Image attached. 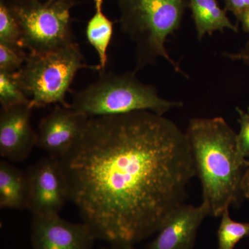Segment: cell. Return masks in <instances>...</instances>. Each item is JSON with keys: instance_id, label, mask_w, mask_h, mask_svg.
<instances>
[{"instance_id": "cell-9", "label": "cell", "mask_w": 249, "mask_h": 249, "mask_svg": "<svg viewBox=\"0 0 249 249\" xmlns=\"http://www.w3.org/2000/svg\"><path fill=\"white\" fill-rule=\"evenodd\" d=\"M33 249H92L96 236L85 222L72 223L60 215L32 216Z\"/></svg>"}, {"instance_id": "cell-20", "label": "cell", "mask_w": 249, "mask_h": 249, "mask_svg": "<svg viewBox=\"0 0 249 249\" xmlns=\"http://www.w3.org/2000/svg\"><path fill=\"white\" fill-rule=\"evenodd\" d=\"M224 10L231 12L238 19L249 10V0H224Z\"/></svg>"}, {"instance_id": "cell-15", "label": "cell", "mask_w": 249, "mask_h": 249, "mask_svg": "<svg viewBox=\"0 0 249 249\" xmlns=\"http://www.w3.org/2000/svg\"><path fill=\"white\" fill-rule=\"evenodd\" d=\"M249 236V222L233 220L229 210L223 213L217 230L218 249H234L240 241Z\"/></svg>"}, {"instance_id": "cell-5", "label": "cell", "mask_w": 249, "mask_h": 249, "mask_svg": "<svg viewBox=\"0 0 249 249\" xmlns=\"http://www.w3.org/2000/svg\"><path fill=\"white\" fill-rule=\"evenodd\" d=\"M85 67L79 46L72 42L51 52H28L16 75L33 109L51 104L70 107L65 100L67 93L76 73Z\"/></svg>"}, {"instance_id": "cell-8", "label": "cell", "mask_w": 249, "mask_h": 249, "mask_svg": "<svg viewBox=\"0 0 249 249\" xmlns=\"http://www.w3.org/2000/svg\"><path fill=\"white\" fill-rule=\"evenodd\" d=\"M89 119L71 106L55 105L39 124L36 146L49 157L60 160L79 139Z\"/></svg>"}, {"instance_id": "cell-1", "label": "cell", "mask_w": 249, "mask_h": 249, "mask_svg": "<svg viewBox=\"0 0 249 249\" xmlns=\"http://www.w3.org/2000/svg\"><path fill=\"white\" fill-rule=\"evenodd\" d=\"M59 160L70 201L108 245L135 246L157 233L196 175L186 132L150 111L89 117Z\"/></svg>"}, {"instance_id": "cell-25", "label": "cell", "mask_w": 249, "mask_h": 249, "mask_svg": "<svg viewBox=\"0 0 249 249\" xmlns=\"http://www.w3.org/2000/svg\"><path fill=\"white\" fill-rule=\"evenodd\" d=\"M8 1H30V0H6Z\"/></svg>"}, {"instance_id": "cell-24", "label": "cell", "mask_w": 249, "mask_h": 249, "mask_svg": "<svg viewBox=\"0 0 249 249\" xmlns=\"http://www.w3.org/2000/svg\"><path fill=\"white\" fill-rule=\"evenodd\" d=\"M103 249H137L134 246L129 245H108Z\"/></svg>"}, {"instance_id": "cell-17", "label": "cell", "mask_w": 249, "mask_h": 249, "mask_svg": "<svg viewBox=\"0 0 249 249\" xmlns=\"http://www.w3.org/2000/svg\"><path fill=\"white\" fill-rule=\"evenodd\" d=\"M0 42L24 48L20 25L6 0H0Z\"/></svg>"}, {"instance_id": "cell-14", "label": "cell", "mask_w": 249, "mask_h": 249, "mask_svg": "<svg viewBox=\"0 0 249 249\" xmlns=\"http://www.w3.org/2000/svg\"><path fill=\"white\" fill-rule=\"evenodd\" d=\"M103 1L104 0H93L94 14L88 21L85 31L88 42L97 53L99 64L96 70L100 72L106 70L107 51L114 34V23L104 14Z\"/></svg>"}, {"instance_id": "cell-21", "label": "cell", "mask_w": 249, "mask_h": 249, "mask_svg": "<svg viewBox=\"0 0 249 249\" xmlns=\"http://www.w3.org/2000/svg\"><path fill=\"white\" fill-rule=\"evenodd\" d=\"M223 55L226 58L231 59L232 60L242 61L249 67V40L246 43L245 47L237 53H229L225 52Z\"/></svg>"}, {"instance_id": "cell-11", "label": "cell", "mask_w": 249, "mask_h": 249, "mask_svg": "<svg viewBox=\"0 0 249 249\" xmlns=\"http://www.w3.org/2000/svg\"><path fill=\"white\" fill-rule=\"evenodd\" d=\"M211 212L206 203L181 205L167 218L147 249H193L201 223Z\"/></svg>"}, {"instance_id": "cell-10", "label": "cell", "mask_w": 249, "mask_h": 249, "mask_svg": "<svg viewBox=\"0 0 249 249\" xmlns=\"http://www.w3.org/2000/svg\"><path fill=\"white\" fill-rule=\"evenodd\" d=\"M29 106H16L0 111V155L11 161L27 160L37 143V132L31 124Z\"/></svg>"}, {"instance_id": "cell-16", "label": "cell", "mask_w": 249, "mask_h": 249, "mask_svg": "<svg viewBox=\"0 0 249 249\" xmlns=\"http://www.w3.org/2000/svg\"><path fill=\"white\" fill-rule=\"evenodd\" d=\"M0 103L4 109L20 106H31L30 99L21 86L16 72L0 71Z\"/></svg>"}, {"instance_id": "cell-12", "label": "cell", "mask_w": 249, "mask_h": 249, "mask_svg": "<svg viewBox=\"0 0 249 249\" xmlns=\"http://www.w3.org/2000/svg\"><path fill=\"white\" fill-rule=\"evenodd\" d=\"M29 181L27 172L18 169L6 160L0 161V208L28 210Z\"/></svg>"}, {"instance_id": "cell-2", "label": "cell", "mask_w": 249, "mask_h": 249, "mask_svg": "<svg viewBox=\"0 0 249 249\" xmlns=\"http://www.w3.org/2000/svg\"><path fill=\"white\" fill-rule=\"evenodd\" d=\"M200 179L203 202L221 217L242 198L240 184L249 160L240 155L235 131L222 117L195 118L186 132Z\"/></svg>"}, {"instance_id": "cell-22", "label": "cell", "mask_w": 249, "mask_h": 249, "mask_svg": "<svg viewBox=\"0 0 249 249\" xmlns=\"http://www.w3.org/2000/svg\"><path fill=\"white\" fill-rule=\"evenodd\" d=\"M242 197L249 199V167L244 174L240 184Z\"/></svg>"}, {"instance_id": "cell-6", "label": "cell", "mask_w": 249, "mask_h": 249, "mask_svg": "<svg viewBox=\"0 0 249 249\" xmlns=\"http://www.w3.org/2000/svg\"><path fill=\"white\" fill-rule=\"evenodd\" d=\"M6 1L20 25L23 45L28 52H51L73 42V0Z\"/></svg>"}, {"instance_id": "cell-18", "label": "cell", "mask_w": 249, "mask_h": 249, "mask_svg": "<svg viewBox=\"0 0 249 249\" xmlns=\"http://www.w3.org/2000/svg\"><path fill=\"white\" fill-rule=\"evenodd\" d=\"M26 49L19 46L0 42V71L16 73L27 60Z\"/></svg>"}, {"instance_id": "cell-13", "label": "cell", "mask_w": 249, "mask_h": 249, "mask_svg": "<svg viewBox=\"0 0 249 249\" xmlns=\"http://www.w3.org/2000/svg\"><path fill=\"white\" fill-rule=\"evenodd\" d=\"M188 5L196 27V37L202 40L214 31L224 33L226 29L238 33V28L232 24L227 11L218 5L217 0H188Z\"/></svg>"}, {"instance_id": "cell-19", "label": "cell", "mask_w": 249, "mask_h": 249, "mask_svg": "<svg viewBox=\"0 0 249 249\" xmlns=\"http://www.w3.org/2000/svg\"><path fill=\"white\" fill-rule=\"evenodd\" d=\"M238 114L240 132L237 134V147L240 155L244 158L249 157V107L247 111L236 107Z\"/></svg>"}, {"instance_id": "cell-7", "label": "cell", "mask_w": 249, "mask_h": 249, "mask_svg": "<svg viewBox=\"0 0 249 249\" xmlns=\"http://www.w3.org/2000/svg\"><path fill=\"white\" fill-rule=\"evenodd\" d=\"M27 173L29 181L28 211L32 216L60 215L70 201L68 183L60 160L47 156L31 165Z\"/></svg>"}, {"instance_id": "cell-4", "label": "cell", "mask_w": 249, "mask_h": 249, "mask_svg": "<svg viewBox=\"0 0 249 249\" xmlns=\"http://www.w3.org/2000/svg\"><path fill=\"white\" fill-rule=\"evenodd\" d=\"M136 73L100 72L96 81L75 94L71 109L88 117H98L137 111L164 116L174 108L182 107L181 101L160 97L154 85L142 83Z\"/></svg>"}, {"instance_id": "cell-3", "label": "cell", "mask_w": 249, "mask_h": 249, "mask_svg": "<svg viewBox=\"0 0 249 249\" xmlns=\"http://www.w3.org/2000/svg\"><path fill=\"white\" fill-rule=\"evenodd\" d=\"M121 31L135 45V71L163 58L177 73L188 78L165 47L181 27L188 0H116Z\"/></svg>"}, {"instance_id": "cell-23", "label": "cell", "mask_w": 249, "mask_h": 249, "mask_svg": "<svg viewBox=\"0 0 249 249\" xmlns=\"http://www.w3.org/2000/svg\"><path fill=\"white\" fill-rule=\"evenodd\" d=\"M237 21L242 24L243 31L249 34V10L242 15Z\"/></svg>"}]
</instances>
